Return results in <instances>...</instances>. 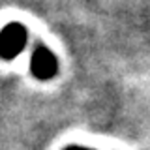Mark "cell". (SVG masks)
Returning <instances> with one entry per match:
<instances>
[{
    "label": "cell",
    "mask_w": 150,
    "mask_h": 150,
    "mask_svg": "<svg viewBox=\"0 0 150 150\" xmlns=\"http://www.w3.org/2000/svg\"><path fill=\"white\" fill-rule=\"evenodd\" d=\"M62 150H98V148H90V146H83V144H68Z\"/></svg>",
    "instance_id": "obj_3"
},
{
    "label": "cell",
    "mask_w": 150,
    "mask_h": 150,
    "mask_svg": "<svg viewBox=\"0 0 150 150\" xmlns=\"http://www.w3.org/2000/svg\"><path fill=\"white\" fill-rule=\"evenodd\" d=\"M28 41L26 26L21 23H8L0 30V56L4 60H11L23 53Z\"/></svg>",
    "instance_id": "obj_1"
},
{
    "label": "cell",
    "mask_w": 150,
    "mask_h": 150,
    "mask_svg": "<svg viewBox=\"0 0 150 150\" xmlns=\"http://www.w3.org/2000/svg\"><path fill=\"white\" fill-rule=\"evenodd\" d=\"M30 71L38 81H51L58 73V58L49 47L36 45L30 56Z\"/></svg>",
    "instance_id": "obj_2"
}]
</instances>
